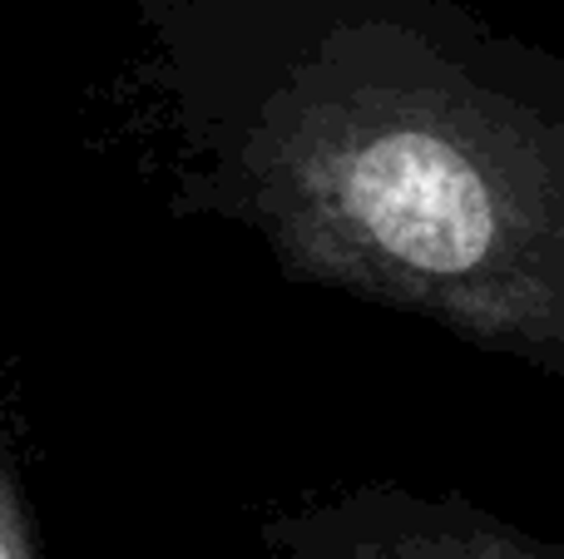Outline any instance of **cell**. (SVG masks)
I'll return each mask as SVG.
<instances>
[{
    "mask_svg": "<svg viewBox=\"0 0 564 559\" xmlns=\"http://www.w3.org/2000/svg\"><path fill=\"white\" fill-rule=\"evenodd\" d=\"M164 198L564 386V55L466 0H139Z\"/></svg>",
    "mask_w": 564,
    "mask_h": 559,
    "instance_id": "6da1fadb",
    "label": "cell"
},
{
    "mask_svg": "<svg viewBox=\"0 0 564 559\" xmlns=\"http://www.w3.org/2000/svg\"><path fill=\"white\" fill-rule=\"evenodd\" d=\"M273 559H564V545L470 505L406 485H351L307 495L263 520Z\"/></svg>",
    "mask_w": 564,
    "mask_h": 559,
    "instance_id": "7a4b0ae2",
    "label": "cell"
},
{
    "mask_svg": "<svg viewBox=\"0 0 564 559\" xmlns=\"http://www.w3.org/2000/svg\"><path fill=\"white\" fill-rule=\"evenodd\" d=\"M0 559H45L40 555V525L25 501L15 461H0Z\"/></svg>",
    "mask_w": 564,
    "mask_h": 559,
    "instance_id": "3957f363",
    "label": "cell"
}]
</instances>
